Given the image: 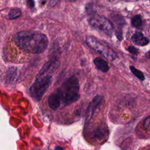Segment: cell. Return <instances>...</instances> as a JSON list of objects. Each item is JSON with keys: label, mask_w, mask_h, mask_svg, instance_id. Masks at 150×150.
<instances>
[{"label": "cell", "mask_w": 150, "mask_h": 150, "mask_svg": "<svg viewBox=\"0 0 150 150\" xmlns=\"http://www.w3.org/2000/svg\"><path fill=\"white\" fill-rule=\"evenodd\" d=\"M103 100V97L100 95L95 96L89 103L86 110V122H88L91 118L96 108L101 103Z\"/></svg>", "instance_id": "7"}, {"label": "cell", "mask_w": 150, "mask_h": 150, "mask_svg": "<svg viewBox=\"0 0 150 150\" xmlns=\"http://www.w3.org/2000/svg\"><path fill=\"white\" fill-rule=\"evenodd\" d=\"M133 43L138 46H145L149 43V40L144 37L141 32H136L131 37Z\"/></svg>", "instance_id": "9"}, {"label": "cell", "mask_w": 150, "mask_h": 150, "mask_svg": "<svg viewBox=\"0 0 150 150\" xmlns=\"http://www.w3.org/2000/svg\"><path fill=\"white\" fill-rule=\"evenodd\" d=\"M94 137L99 139H103L105 137V131L102 128H97L94 132Z\"/></svg>", "instance_id": "15"}, {"label": "cell", "mask_w": 150, "mask_h": 150, "mask_svg": "<svg viewBox=\"0 0 150 150\" xmlns=\"http://www.w3.org/2000/svg\"><path fill=\"white\" fill-rule=\"evenodd\" d=\"M54 150H63V148H62L61 146H57L55 147V149Z\"/></svg>", "instance_id": "20"}, {"label": "cell", "mask_w": 150, "mask_h": 150, "mask_svg": "<svg viewBox=\"0 0 150 150\" xmlns=\"http://www.w3.org/2000/svg\"><path fill=\"white\" fill-rule=\"evenodd\" d=\"M60 65V61L56 59L50 60L46 62L41 68L38 76L50 75L54 73Z\"/></svg>", "instance_id": "6"}, {"label": "cell", "mask_w": 150, "mask_h": 150, "mask_svg": "<svg viewBox=\"0 0 150 150\" xmlns=\"http://www.w3.org/2000/svg\"><path fill=\"white\" fill-rule=\"evenodd\" d=\"M116 36L117 37V38L120 40H121L122 39V32L121 31L120 32V30L118 31H117L116 32Z\"/></svg>", "instance_id": "19"}, {"label": "cell", "mask_w": 150, "mask_h": 150, "mask_svg": "<svg viewBox=\"0 0 150 150\" xmlns=\"http://www.w3.org/2000/svg\"><path fill=\"white\" fill-rule=\"evenodd\" d=\"M149 150H150V149H149Z\"/></svg>", "instance_id": "23"}, {"label": "cell", "mask_w": 150, "mask_h": 150, "mask_svg": "<svg viewBox=\"0 0 150 150\" xmlns=\"http://www.w3.org/2000/svg\"><path fill=\"white\" fill-rule=\"evenodd\" d=\"M128 51H129L131 53L134 54H137L138 53V50L136 47H134V46H128Z\"/></svg>", "instance_id": "17"}, {"label": "cell", "mask_w": 150, "mask_h": 150, "mask_svg": "<svg viewBox=\"0 0 150 150\" xmlns=\"http://www.w3.org/2000/svg\"><path fill=\"white\" fill-rule=\"evenodd\" d=\"M18 72H17V69L15 67H11L8 69V70L6 71L5 79L7 82L11 83L13 82L15 80L16 77H17Z\"/></svg>", "instance_id": "11"}, {"label": "cell", "mask_w": 150, "mask_h": 150, "mask_svg": "<svg viewBox=\"0 0 150 150\" xmlns=\"http://www.w3.org/2000/svg\"><path fill=\"white\" fill-rule=\"evenodd\" d=\"M144 127L149 132H150V115L148 116L144 121Z\"/></svg>", "instance_id": "16"}, {"label": "cell", "mask_w": 150, "mask_h": 150, "mask_svg": "<svg viewBox=\"0 0 150 150\" xmlns=\"http://www.w3.org/2000/svg\"><path fill=\"white\" fill-rule=\"evenodd\" d=\"M89 23L91 26L104 32L107 35H112L114 26L105 17L100 15H95L90 18Z\"/></svg>", "instance_id": "5"}, {"label": "cell", "mask_w": 150, "mask_h": 150, "mask_svg": "<svg viewBox=\"0 0 150 150\" xmlns=\"http://www.w3.org/2000/svg\"><path fill=\"white\" fill-rule=\"evenodd\" d=\"M86 43L90 48L109 60H114L117 56L115 51L105 42H103L93 36H87Z\"/></svg>", "instance_id": "4"}, {"label": "cell", "mask_w": 150, "mask_h": 150, "mask_svg": "<svg viewBox=\"0 0 150 150\" xmlns=\"http://www.w3.org/2000/svg\"><path fill=\"white\" fill-rule=\"evenodd\" d=\"M130 70L132 71V73L139 80H144L145 79V76L143 74L142 72H141L140 70L137 69L134 66H130Z\"/></svg>", "instance_id": "13"}, {"label": "cell", "mask_w": 150, "mask_h": 150, "mask_svg": "<svg viewBox=\"0 0 150 150\" xmlns=\"http://www.w3.org/2000/svg\"><path fill=\"white\" fill-rule=\"evenodd\" d=\"M21 15V11L19 9H12L8 13V17L10 19H16Z\"/></svg>", "instance_id": "12"}, {"label": "cell", "mask_w": 150, "mask_h": 150, "mask_svg": "<svg viewBox=\"0 0 150 150\" xmlns=\"http://www.w3.org/2000/svg\"><path fill=\"white\" fill-rule=\"evenodd\" d=\"M149 57H150V51H149Z\"/></svg>", "instance_id": "22"}, {"label": "cell", "mask_w": 150, "mask_h": 150, "mask_svg": "<svg viewBox=\"0 0 150 150\" xmlns=\"http://www.w3.org/2000/svg\"><path fill=\"white\" fill-rule=\"evenodd\" d=\"M57 92L65 105H69L76 101L79 98V83L77 78L74 76L70 77Z\"/></svg>", "instance_id": "2"}, {"label": "cell", "mask_w": 150, "mask_h": 150, "mask_svg": "<svg viewBox=\"0 0 150 150\" xmlns=\"http://www.w3.org/2000/svg\"><path fill=\"white\" fill-rule=\"evenodd\" d=\"M17 46L26 52L40 54L45 51L49 45L47 37L43 33L25 30L17 33L14 36Z\"/></svg>", "instance_id": "1"}, {"label": "cell", "mask_w": 150, "mask_h": 150, "mask_svg": "<svg viewBox=\"0 0 150 150\" xmlns=\"http://www.w3.org/2000/svg\"><path fill=\"white\" fill-rule=\"evenodd\" d=\"M51 83V75L38 76L29 88L30 97L35 101H39L48 90Z\"/></svg>", "instance_id": "3"}, {"label": "cell", "mask_w": 150, "mask_h": 150, "mask_svg": "<svg viewBox=\"0 0 150 150\" xmlns=\"http://www.w3.org/2000/svg\"><path fill=\"white\" fill-rule=\"evenodd\" d=\"M93 62L96 67L102 72L105 73L109 70V67L107 62L100 57L96 58L94 60Z\"/></svg>", "instance_id": "10"}, {"label": "cell", "mask_w": 150, "mask_h": 150, "mask_svg": "<svg viewBox=\"0 0 150 150\" xmlns=\"http://www.w3.org/2000/svg\"><path fill=\"white\" fill-rule=\"evenodd\" d=\"M70 1H76V0H69Z\"/></svg>", "instance_id": "21"}, {"label": "cell", "mask_w": 150, "mask_h": 150, "mask_svg": "<svg viewBox=\"0 0 150 150\" xmlns=\"http://www.w3.org/2000/svg\"><path fill=\"white\" fill-rule=\"evenodd\" d=\"M131 23L133 26L138 28L142 25V19L141 16L139 15H135L131 19Z\"/></svg>", "instance_id": "14"}, {"label": "cell", "mask_w": 150, "mask_h": 150, "mask_svg": "<svg viewBox=\"0 0 150 150\" xmlns=\"http://www.w3.org/2000/svg\"><path fill=\"white\" fill-rule=\"evenodd\" d=\"M61 101L60 96L57 91L50 95L47 99V104L52 110H56L59 107Z\"/></svg>", "instance_id": "8"}, {"label": "cell", "mask_w": 150, "mask_h": 150, "mask_svg": "<svg viewBox=\"0 0 150 150\" xmlns=\"http://www.w3.org/2000/svg\"><path fill=\"white\" fill-rule=\"evenodd\" d=\"M27 5L28 7L32 8L35 5V2H34V0H27Z\"/></svg>", "instance_id": "18"}]
</instances>
